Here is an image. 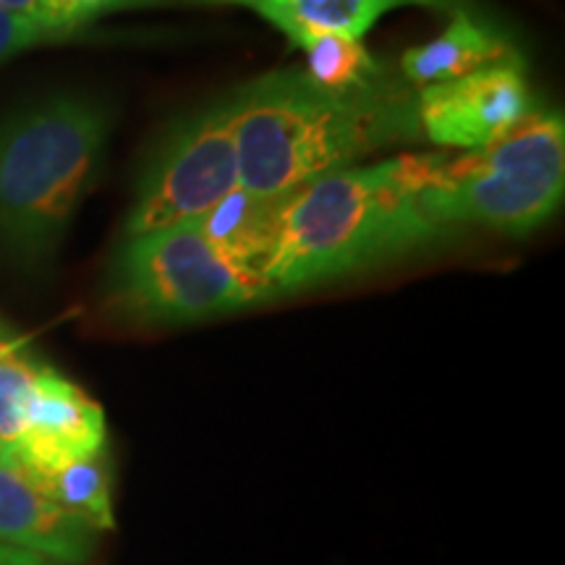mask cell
Masks as SVG:
<instances>
[{
	"instance_id": "obj_1",
	"label": "cell",
	"mask_w": 565,
	"mask_h": 565,
	"mask_svg": "<svg viewBox=\"0 0 565 565\" xmlns=\"http://www.w3.org/2000/svg\"><path fill=\"white\" fill-rule=\"evenodd\" d=\"M231 100L238 181L265 200L422 139L416 92L391 71L349 89L322 87L303 68L273 71L231 92Z\"/></svg>"
},
{
	"instance_id": "obj_2",
	"label": "cell",
	"mask_w": 565,
	"mask_h": 565,
	"mask_svg": "<svg viewBox=\"0 0 565 565\" xmlns=\"http://www.w3.org/2000/svg\"><path fill=\"white\" fill-rule=\"evenodd\" d=\"M437 162L440 154H408L356 166L282 196L265 267L273 299L448 238L419 204Z\"/></svg>"
},
{
	"instance_id": "obj_3",
	"label": "cell",
	"mask_w": 565,
	"mask_h": 565,
	"mask_svg": "<svg viewBox=\"0 0 565 565\" xmlns=\"http://www.w3.org/2000/svg\"><path fill=\"white\" fill-rule=\"evenodd\" d=\"M110 110L58 95L0 121V252L21 265L53 257L95 186L110 137Z\"/></svg>"
},
{
	"instance_id": "obj_4",
	"label": "cell",
	"mask_w": 565,
	"mask_h": 565,
	"mask_svg": "<svg viewBox=\"0 0 565 565\" xmlns=\"http://www.w3.org/2000/svg\"><path fill=\"white\" fill-rule=\"evenodd\" d=\"M565 189V124L561 113H532L482 150L440 154L419 204L437 228L484 225L524 236L557 210Z\"/></svg>"
},
{
	"instance_id": "obj_5",
	"label": "cell",
	"mask_w": 565,
	"mask_h": 565,
	"mask_svg": "<svg viewBox=\"0 0 565 565\" xmlns=\"http://www.w3.org/2000/svg\"><path fill=\"white\" fill-rule=\"evenodd\" d=\"M110 307L137 324H186L273 299L270 288L231 265L200 223L126 236L108 280Z\"/></svg>"
},
{
	"instance_id": "obj_6",
	"label": "cell",
	"mask_w": 565,
	"mask_h": 565,
	"mask_svg": "<svg viewBox=\"0 0 565 565\" xmlns=\"http://www.w3.org/2000/svg\"><path fill=\"white\" fill-rule=\"evenodd\" d=\"M242 186L231 95L181 116L154 145L126 217V236L194 223Z\"/></svg>"
},
{
	"instance_id": "obj_7",
	"label": "cell",
	"mask_w": 565,
	"mask_h": 565,
	"mask_svg": "<svg viewBox=\"0 0 565 565\" xmlns=\"http://www.w3.org/2000/svg\"><path fill=\"white\" fill-rule=\"evenodd\" d=\"M534 113V97L519 61L500 63L416 95L422 137L440 147L482 150Z\"/></svg>"
},
{
	"instance_id": "obj_8",
	"label": "cell",
	"mask_w": 565,
	"mask_h": 565,
	"mask_svg": "<svg viewBox=\"0 0 565 565\" xmlns=\"http://www.w3.org/2000/svg\"><path fill=\"white\" fill-rule=\"evenodd\" d=\"M97 534L68 513L34 471L0 456V545L55 565H84L95 553Z\"/></svg>"
},
{
	"instance_id": "obj_9",
	"label": "cell",
	"mask_w": 565,
	"mask_h": 565,
	"mask_svg": "<svg viewBox=\"0 0 565 565\" xmlns=\"http://www.w3.org/2000/svg\"><path fill=\"white\" fill-rule=\"evenodd\" d=\"M100 450H105L103 408L79 385L47 366L26 406L17 463L47 477Z\"/></svg>"
},
{
	"instance_id": "obj_10",
	"label": "cell",
	"mask_w": 565,
	"mask_h": 565,
	"mask_svg": "<svg viewBox=\"0 0 565 565\" xmlns=\"http://www.w3.org/2000/svg\"><path fill=\"white\" fill-rule=\"evenodd\" d=\"M511 61L519 58L498 32L484 26L475 13H456L440 38L404 53L401 76L412 87H429Z\"/></svg>"
},
{
	"instance_id": "obj_11",
	"label": "cell",
	"mask_w": 565,
	"mask_h": 565,
	"mask_svg": "<svg viewBox=\"0 0 565 565\" xmlns=\"http://www.w3.org/2000/svg\"><path fill=\"white\" fill-rule=\"evenodd\" d=\"M186 6H242L270 21L296 47L320 34L362 40L383 13L406 0H186Z\"/></svg>"
},
{
	"instance_id": "obj_12",
	"label": "cell",
	"mask_w": 565,
	"mask_h": 565,
	"mask_svg": "<svg viewBox=\"0 0 565 565\" xmlns=\"http://www.w3.org/2000/svg\"><path fill=\"white\" fill-rule=\"evenodd\" d=\"M280 204L282 200H265L238 186L196 223L231 265L265 282V267L278 238Z\"/></svg>"
},
{
	"instance_id": "obj_13",
	"label": "cell",
	"mask_w": 565,
	"mask_h": 565,
	"mask_svg": "<svg viewBox=\"0 0 565 565\" xmlns=\"http://www.w3.org/2000/svg\"><path fill=\"white\" fill-rule=\"evenodd\" d=\"M45 364L24 335L0 320V456L17 461L21 427Z\"/></svg>"
},
{
	"instance_id": "obj_14",
	"label": "cell",
	"mask_w": 565,
	"mask_h": 565,
	"mask_svg": "<svg viewBox=\"0 0 565 565\" xmlns=\"http://www.w3.org/2000/svg\"><path fill=\"white\" fill-rule=\"evenodd\" d=\"M40 479L68 513L79 515L97 532L113 529L116 515H113L110 469L105 450L87 458H76V461L61 466L58 471Z\"/></svg>"
},
{
	"instance_id": "obj_15",
	"label": "cell",
	"mask_w": 565,
	"mask_h": 565,
	"mask_svg": "<svg viewBox=\"0 0 565 565\" xmlns=\"http://www.w3.org/2000/svg\"><path fill=\"white\" fill-rule=\"evenodd\" d=\"M186 6V0H0V9L47 30L79 38L92 21L121 11Z\"/></svg>"
},
{
	"instance_id": "obj_16",
	"label": "cell",
	"mask_w": 565,
	"mask_h": 565,
	"mask_svg": "<svg viewBox=\"0 0 565 565\" xmlns=\"http://www.w3.org/2000/svg\"><path fill=\"white\" fill-rule=\"evenodd\" d=\"M307 53V74L330 89H349L383 74V66L372 58L362 40L343 34H320L301 47Z\"/></svg>"
},
{
	"instance_id": "obj_17",
	"label": "cell",
	"mask_w": 565,
	"mask_h": 565,
	"mask_svg": "<svg viewBox=\"0 0 565 565\" xmlns=\"http://www.w3.org/2000/svg\"><path fill=\"white\" fill-rule=\"evenodd\" d=\"M71 40L68 34L47 30V26L34 24L30 19L13 17V13L0 9V58H9L30 47L47 45V42H63Z\"/></svg>"
},
{
	"instance_id": "obj_18",
	"label": "cell",
	"mask_w": 565,
	"mask_h": 565,
	"mask_svg": "<svg viewBox=\"0 0 565 565\" xmlns=\"http://www.w3.org/2000/svg\"><path fill=\"white\" fill-rule=\"evenodd\" d=\"M406 3L427 6V9L448 13V17H456V13H475V0H406Z\"/></svg>"
},
{
	"instance_id": "obj_19",
	"label": "cell",
	"mask_w": 565,
	"mask_h": 565,
	"mask_svg": "<svg viewBox=\"0 0 565 565\" xmlns=\"http://www.w3.org/2000/svg\"><path fill=\"white\" fill-rule=\"evenodd\" d=\"M0 565H55V563L32 553H24V550L0 545Z\"/></svg>"
}]
</instances>
